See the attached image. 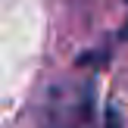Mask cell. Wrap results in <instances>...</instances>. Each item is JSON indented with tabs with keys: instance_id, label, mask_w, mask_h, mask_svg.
Wrapping results in <instances>:
<instances>
[{
	"instance_id": "obj_1",
	"label": "cell",
	"mask_w": 128,
	"mask_h": 128,
	"mask_svg": "<svg viewBox=\"0 0 128 128\" xmlns=\"http://www.w3.org/2000/svg\"><path fill=\"white\" fill-rule=\"evenodd\" d=\"M91 84H53L38 106V128H91Z\"/></svg>"
},
{
	"instance_id": "obj_2",
	"label": "cell",
	"mask_w": 128,
	"mask_h": 128,
	"mask_svg": "<svg viewBox=\"0 0 128 128\" xmlns=\"http://www.w3.org/2000/svg\"><path fill=\"white\" fill-rule=\"evenodd\" d=\"M106 128H122V116H119L116 106H110V110H106Z\"/></svg>"
}]
</instances>
